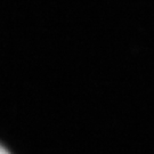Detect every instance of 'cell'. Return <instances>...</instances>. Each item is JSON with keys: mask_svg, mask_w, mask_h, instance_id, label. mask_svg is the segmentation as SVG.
<instances>
[{"mask_svg": "<svg viewBox=\"0 0 154 154\" xmlns=\"http://www.w3.org/2000/svg\"><path fill=\"white\" fill-rule=\"evenodd\" d=\"M0 154H9V152H8L6 149H4V147L0 145Z\"/></svg>", "mask_w": 154, "mask_h": 154, "instance_id": "cell-1", "label": "cell"}]
</instances>
